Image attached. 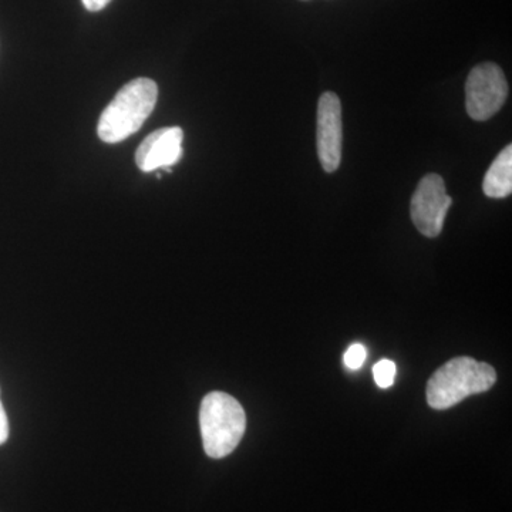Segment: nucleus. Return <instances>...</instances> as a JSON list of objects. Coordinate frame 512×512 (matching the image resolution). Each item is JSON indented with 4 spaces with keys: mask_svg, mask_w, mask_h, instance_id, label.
I'll list each match as a JSON object with an SVG mask.
<instances>
[{
    "mask_svg": "<svg viewBox=\"0 0 512 512\" xmlns=\"http://www.w3.org/2000/svg\"><path fill=\"white\" fill-rule=\"evenodd\" d=\"M158 86L138 77L127 83L101 113L97 134L107 144H117L136 134L156 109Z\"/></svg>",
    "mask_w": 512,
    "mask_h": 512,
    "instance_id": "nucleus-1",
    "label": "nucleus"
},
{
    "mask_svg": "<svg viewBox=\"0 0 512 512\" xmlns=\"http://www.w3.org/2000/svg\"><path fill=\"white\" fill-rule=\"evenodd\" d=\"M497 382V373L488 363L473 357H456L433 373L427 383V403L431 409L446 410L468 396L488 392Z\"/></svg>",
    "mask_w": 512,
    "mask_h": 512,
    "instance_id": "nucleus-2",
    "label": "nucleus"
},
{
    "mask_svg": "<svg viewBox=\"0 0 512 512\" xmlns=\"http://www.w3.org/2000/svg\"><path fill=\"white\" fill-rule=\"evenodd\" d=\"M200 427L207 456L224 458L241 443L247 416L237 399L227 393L212 392L202 400Z\"/></svg>",
    "mask_w": 512,
    "mask_h": 512,
    "instance_id": "nucleus-3",
    "label": "nucleus"
},
{
    "mask_svg": "<svg viewBox=\"0 0 512 512\" xmlns=\"http://www.w3.org/2000/svg\"><path fill=\"white\" fill-rule=\"evenodd\" d=\"M508 96V83L500 66L495 63L478 64L468 74L466 83V109L476 121L490 120Z\"/></svg>",
    "mask_w": 512,
    "mask_h": 512,
    "instance_id": "nucleus-4",
    "label": "nucleus"
},
{
    "mask_svg": "<svg viewBox=\"0 0 512 512\" xmlns=\"http://www.w3.org/2000/svg\"><path fill=\"white\" fill-rule=\"evenodd\" d=\"M451 197L439 174H429L417 185L412 198V220L421 234L427 238L439 237L443 231Z\"/></svg>",
    "mask_w": 512,
    "mask_h": 512,
    "instance_id": "nucleus-5",
    "label": "nucleus"
},
{
    "mask_svg": "<svg viewBox=\"0 0 512 512\" xmlns=\"http://www.w3.org/2000/svg\"><path fill=\"white\" fill-rule=\"evenodd\" d=\"M316 146L320 164L326 173H335L342 161L343 120L342 104L335 93H323L316 119Z\"/></svg>",
    "mask_w": 512,
    "mask_h": 512,
    "instance_id": "nucleus-6",
    "label": "nucleus"
},
{
    "mask_svg": "<svg viewBox=\"0 0 512 512\" xmlns=\"http://www.w3.org/2000/svg\"><path fill=\"white\" fill-rule=\"evenodd\" d=\"M184 131L180 127L160 128L140 144L136 153L137 167L143 173L165 170L171 173V167L183 158Z\"/></svg>",
    "mask_w": 512,
    "mask_h": 512,
    "instance_id": "nucleus-7",
    "label": "nucleus"
},
{
    "mask_svg": "<svg viewBox=\"0 0 512 512\" xmlns=\"http://www.w3.org/2000/svg\"><path fill=\"white\" fill-rule=\"evenodd\" d=\"M483 191L490 198H507L512 192V147L507 146L488 168Z\"/></svg>",
    "mask_w": 512,
    "mask_h": 512,
    "instance_id": "nucleus-8",
    "label": "nucleus"
},
{
    "mask_svg": "<svg viewBox=\"0 0 512 512\" xmlns=\"http://www.w3.org/2000/svg\"><path fill=\"white\" fill-rule=\"evenodd\" d=\"M373 376H375V382L380 389H387V387L393 386L394 377H396V365L392 360H380L373 367Z\"/></svg>",
    "mask_w": 512,
    "mask_h": 512,
    "instance_id": "nucleus-9",
    "label": "nucleus"
},
{
    "mask_svg": "<svg viewBox=\"0 0 512 512\" xmlns=\"http://www.w3.org/2000/svg\"><path fill=\"white\" fill-rule=\"evenodd\" d=\"M366 348L360 343H353L345 353V365L350 370H359L366 360Z\"/></svg>",
    "mask_w": 512,
    "mask_h": 512,
    "instance_id": "nucleus-10",
    "label": "nucleus"
},
{
    "mask_svg": "<svg viewBox=\"0 0 512 512\" xmlns=\"http://www.w3.org/2000/svg\"><path fill=\"white\" fill-rule=\"evenodd\" d=\"M9 437V421L8 416H6L5 409H3V404L0 402V444L5 443Z\"/></svg>",
    "mask_w": 512,
    "mask_h": 512,
    "instance_id": "nucleus-11",
    "label": "nucleus"
},
{
    "mask_svg": "<svg viewBox=\"0 0 512 512\" xmlns=\"http://www.w3.org/2000/svg\"><path fill=\"white\" fill-rule=\"evenodd\" d=\"M84 8L89 10V12H100L106 8L107 5L111 2V0H82Z\"/></svg>",
    "mask_w": 512,
    "mask_h": 512,
    "instance_id": "nucleus-12",
    "label": "nucleus"
}]
</instances>
